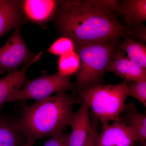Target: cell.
Masks as SVG:
<instances>
[{"label":"cell","mask_w":146,"mask_h":146,"mask_svg":"<svg viewBox=\"0 0 146 146\" xmlns=\"http://www.w3.org/2000/svg\"><path fill=\"white\" fill-rule=\"evenodd\" d=\"M101 5L111 12H118L119 8L121 2L116 0H97Z\"/></svg>","instance_id":"cell-21"},{"label":"cell","mask_w":146,"mask_h":146,"mask_svg":"<svg viewBox=\"0 0 146 146\" xmlns=\"http://www.w3.org/2000/svg\"><path fill=\"white\" fill-rule=\"evenodd\" d=\"M77 103L80 102L75 94L62 91L31 105H24L21 117L14 120L16 129L26 138L24 146H33L39 139L63 132L70 125Z\"/></svg>","instance_id":"cell-2"},{"label":"cell","mask_w":146,"mask_h":146,"mask_svg":"<svg viewBox=\"0 0 146 146\" xmlns=\"http://www.w3.org/2000/svg\"><path fill=\"white\" fill-rule=\"evenodd\" d=\"M53 18L61 35L75 43L105 42L129 37L131 34L129 28L122 25L97 0L59 1Z\"/></svg>","instance_id":"cell-1"},{"label":"cell","mask_w":146,"mask_h":146,"mask_svg":"<svg viewBox=\"0 0 146 146\" xmlns=\"http://www.w3.org/2000/svg\"><path fill=\"white\" fill-rule=\"evenodd\" d=\"M102 125V130L97 136L95 146H136V133L120 117L112 124Z\"/></svg>","instance_id":"cell-7"},{"label":"cell","mask_w":146,"mask_h":146,"mask_svg":"<svg viewBox=\"0 0 146 146\" xmlns=\"http://www.w3.org/2000/svg\"><path fill=\"white\" fill-rule=\"evenodd\" d=\"M21 1L0 0V38L25 19L21 9Z\"/></svg>","instance_id":"cell-12"},{"label":"cell","mask_w":146,"mask_h":146,"mask_svg":"<svg viewBox=\"0 0 146 146\" xmlns=\"http://www.w3.org/2000/svg\"><path fill=\"white\" fill-rule=\"evenodd\" d=\"M119 48L126 52L131 61L146 70V46L144 42H136L125 36Z\"/></svg>","instance_id":"cell-15"},{"label":"cell","mask_w":146,"mask_h":146,"mask_svg":"<svg viewBox=\"0 0 146 146\" xmlns=\"http://www.w3.org/2000/svg\"><path fill=\"white\" fill-rule=\"evenodd\" d=\"M24 87L20 90L13 101L35 100L41 101L50 96L54 93L73 90L74 84L70 76H63L58 73L50 75H43L31 80H27Z\"/></svg>","instance_id":"cell-5"},{"label":"cell","mask_w":146,"mask_h":146,"mask_svg":"<svg viewBox=\"0 0 146 146\" xmlns=\"http://www.w3.org/2000/svg\"><path fill=\"white\" fill-rule=\"evenodd\" d=\"M75 43L68 36L61 35L53 42L47 52L60 56L64 54L75 50Z\"/></svg>","instance_id":"cell-18"},{"label":"cell","mask_w":146,"mask_h":146,"mask_svg":"<svg viewBox=\"0 0 146 146\" xmlns=\"http://www.w3.org/2000/svg\"><path fill=\"white\" fill-rule=\"evenodd\" d=\"M80 65V58L76 52L73 51L66 53L58 58V74L63 76H70L76 74Z\"/></svg>","instance_id":"cell-17"},{"label":"cell","mask_w":146,"mask_h":146,"mask_svg":"<svg viewBox=\"0 0 146 146\" xmlns=\"http://www.w3.org/2000/svg\"><path fill=\"white\" fill-rule=\"evenodd\" d=\"M21 136L14 125V120L0 113V146H19Z\"/></svg>","instance_id":"cell-16"},{"label":"cell","mask_w":146,"mask_h":146,"mask_svg":"<svg viewBox=\"0 0 146 146\" xmlns=\"http://www.w3.org/2000/svg\"><path fill=\"white\" fill-rule=\"evenodd\" d=\"M118 13L123 17L128 27L143 24L146 21V1L123 0L121 2Z\"/></svg>","instance_id":"cell-14"},{"label":"cell","mask_w":146,"mask_h":146,"mask_svg":"<svg viewBox=\"0 0 146 146\" xmlns=\"http://www.w3.org/2000/svg\"><path fill=\"white\" fill-rule=\"evenodd\" d=\"M59 2L54 0H24L21 1V9L25 19L43 25L54 18Z\"/></svg>","instance_id":"cell-9"},{"label":"cell","mask_w":146,"mask_h":146,"mask_svg":"<svg viewBox=\"0 0 146 146\" xmlns=\"http://www.w3.org/2000/svg\"><path fill=\"white\" fill-rule=\"evenodd\" d=\"M140 146H146V143L142 144V145H140Z\"/></svg>","instance_id":"cell-22"},{"label":"cell","mask_w":146,"mask_h":146,"mask_svg":"<svg viewBox=\"0 0 146 146\" xmlns=\"http://www.w3.org/2000/svg\"><path fill=\"white\" fill-rule=\"evenodd\" d=\"M80 103L79 109L74 113L69 125L72 131L68 146H84L90 131V108L84 102Z\"/></svg>","instance_id":"cell-11"},{"label":"cell","mask_w":146,"mask_h":146,"mask_svg":"<svg viewBox=\"0 0 146 146\" xmlns=\"http://www.w3.org/2000/svg\"><path fill=\"white\" fill-rule=\"evenodd\" d=\"M121 120L135 131L137 143H146V116L139 112L132 102L125 104L124 110L119 116Z\"/></svg>","instance_id":"cell-13"},{"label":"cell","mask_w":146,"mask_h":146,"mask_svg":"<svg viewBox=\"0 0 146 146\" xmlns=\"http://www.w3.org/2000/svg\"><path fill=\"white\" fill-rule=\"evenodd\" d=\"M22 25L15 28L14 31L5 44L0 48V74L16 70L23 64L31 61L36 54L29 50L21 33Z\"/></svg>","instance_id":"cell-6"},{"label":"cell","mask_w":146,"mask_h":146,"mask_svg":"<svg viewBox=\"0 0 146 146\" xmlns=\"http://www.w3.org/2000/svg\"><path fill=\"white\" fill-rule=\"evenodd\" d=\"M43 52L36 55L30 62L24 65L21 70L9 73L0 79V112L6 103L13 101L14 98L27 81L26 72L31 65L42 58Z\"/></svg>","instance_id":"cell-8"},{"label":"cell","mask_w":146,"mask_h":146,"mask_svg":"<svg viewBox=\"0 0 146 146\" xmlns=\"http://www.w3.org/2000/svg\"><path fill=\"white\" fill-rule=\"evenodd\" d=\"M112 72L125 82L146 80V70L131 61L122 50L118 49L110 63L107 72Z\"/></svg>","instance_id":"cell-10"},{"label":"cell","mask_w":146,"mask_h":146,"mask_svg":"<svg viewBox=\"0 0 146 146\" xmlns=\"http://www.w3.org/2000/svg\"><path fill=\"white\" fill-rule=\"evenodd\" d=\"M76 96L80 103H86L101 123L118 119L124 110L128 97L126 83L124 81L114 85H97Z\"/></svg>","instance_id":"cell-4"},{"label":"cell","mask_w":146,"mask_h":146,"mask_svg":"<svg viewBox=\"0 0 146 146\" xmlns=\"http://www.w3.org/2000/svg\"><path fill=\"white\" fill-rule=\"evenodd\" d=\"M120 39L105 42L75 43L76 52L80 60L74 84L75 94L104 84V76L110 63L119 49Z\"/></svg>","instance_id":"cell-3"},{"label":"cell","mask_w":146,"mask_h":146,"mask_svg":"<svg viewBox=\"0 0 146 146\" xmlns=\"http://www.w3.org/2000/svg\"><path fill=\"white\" fill-rule=\"evenodd\" d=\"M128 96L133 97L146 107V80L126 82Z\"/></svg>","instance_id":"cell-19"},{"label":"cell","mask_w":146,"mask_h":146,"mask_svg":"<svg viewBox=\"0 0 146 146\" xmlns=\"http://www.w3.org/2000/svg\"><path fill=\"white\" fill-rule=\"evenodd\" d=\"M90 114V129L84 146H95L99 133L100 121L91 111Z\"/></svg>","instance_id":"cell-20"}]
</instances>
